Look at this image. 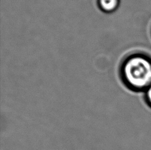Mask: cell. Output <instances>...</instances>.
<instances>
[{"label": "cell", "instance_id": "obj_1", "mask_svg": "<svg viewBox=\"0 0 151 150\" xmlns=\"http://www.w3.org/2000/svg\"><path fill=\"white\" fill-rule=\"evenodd\" d=\"M124 73L127 80L133 86L145 87L151 81V64L143 58H132L126 63Z\"/></svg>", "mask_w": 151, "mask_h": 150}, {"label": "cell", "instance_id": "obj_2", "mask_svg": "<svg viewBox=\"0 0 151 150\" xmlns=\"http://www.w3.org/2000/svg\"><path fill=\"white\" fill-rule=\"evenodd\" d=\"M99 4L101 8L107 11L115 9L117 6L118 0H100Z\"/></svg>", "mask_w": 151, "mask_h": 150}, {"label": "cell", "instance_id": "obj_3", "mask_svg": "<svg viewBox=\"0 0 151 150\" xmlns=\"http://www.w3.org/2000/svg\"><path fill=\"white\" fill-rule=\"evenodd\" d=\"M148 97H149V101L151 102V86L149 89V91H148Z\"/></svg>", "mask_w": 151, "mask_h": 150}]
</instances>
